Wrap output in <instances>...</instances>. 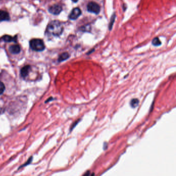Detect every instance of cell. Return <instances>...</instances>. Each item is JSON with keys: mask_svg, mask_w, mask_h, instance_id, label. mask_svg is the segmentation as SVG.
I'll use <instances>...</instances> for the list:
<instances>
[{"mask_svg": "<svg viewBox=\"0 0 176 176\" xmlns=\"http://www.w3.org/2000/svg\"><path fill=\"white\" fill-rule=\"evenodd\" d=\"M63 26L61 22L58 20L51 21L48 25L46 33L47 34L58 37L63 32Z\"/></svg>", "mask_w": 176, "mask_h": 176, "instance_id": "1", "label": "cell"}, {"mask_svg": "<svg viewBox=\"0 0 176 176\" xmlns=\"http://www.w3.org/2000/svg\"><path fill=\"white\" fill-rule=\"evenodd\" d=\"M30 47L32 50L37 52L42 51L45 49V45L43 40L40 39H33L29 41Z\"/></svg>", "mask_w": 176, "mask_h": 176, "instance_id": "2", "label": "cell"}, {"mask_svg": "<svg viewBox=\"0 0 176 176\" xmlns=\"http://www.w3.org/2000/svg\"><path fill=\"white\" fill-rule=\"evenodd\" d=\"M87 11L90 13L98 14L100 13V6L94 2H90L87 5Z\"/></svg>", "mask_w": 176, "mask_h": 176, "instance_id": "3", "label": "cell"}, {"mask_svg": "<svg viewBox=\"0 0 176 176\" xmlns=\"http://www.w3.org/2000/svg\"><path fill=\"white\" fill-rule=\"evenodd\" d=\"M49 11L50 13H52L54 15H58L61 13V11L63 10L62 7L61 5L58 4H55L53 5L50 6L49 8Z\"/></svg>", "mask_w": 176, "mask_h": 176, "instance_id": "4", "label": "cell"}, {"mask_svg": "<svg viewBox=\"0 0 176 176\" xmlns=\"http://www.w3.org/2000/svg\"><path fill=\"white\" fill-rule=\"evenodd\" d=\"M81 15V11L80 9V8H74L71 11L69 16V18L71 20H76Z\"/></svg>", "mask_w": 176, "mask_h": 176, "instance_id": "5", "label": "cell"}, {"mask_svg": "<svg viewBox=\"0 0 176 176\" xmlns=\"http://www.w3.org/2000/svg\"><path fill=\"white\" fill-rule=\"evenodd\" d=\"M10 20L9 14L6 11L0 10V22Z\"/></svg>", "mask_w": 176, "mask_h": 176, "instance_id": "6", "label": "cell"}, {"mask_svg": "<svg viewBox=\"0 0 176 176\" xmlns=\"http://www.w3.org/2000/svg\"><path fill=\"white\" fill-rule=\"evenodd\" d=\"M30 70H31V66L29 65L24 66L21 69V70H20L21 76L23 78H26V76H28Z\"/></svg>", "mask_w": 176, "mask_h": 176, "instance_id": "7", "label": "cell"}, {"mask_svg": "<svg viewBox=\"0 0 176 176\" xmlns=\"http://www.w3.org/2000/svg\"><path fill=\"white\" fill-rule=\"evenodd\" d=\"M9 51L11 53L13 54H17L20 52L21 48L19 45H13L9 48Z\"/></svg>", "mask_w": 176, "mask_h": 176, "instance_id": "8", "label": "cell"}, {"mask_svg": "<svg viewBox=\"0 0 176 176\" xmlns=\"http://www.w3.org/2000/svg\"><path fill=\"white\" fill-rule=\"evenodd\" d=\"M17 35H16L15 37H13L9 35H6L3 36V37L1 38V39L2 40H3V41L6 42H17Z\"/></svg>", "mask_w": 176, "mask_h": 176, "instance_id": "9", "label": "cell"}, {"mask_svg": "<svg viewBox=\"0 0 176 176\" xmlns=\"http://www.w3.org/2000/svg\"><path fill=\"white\" fill-rule=\"evenodd\" d=\"M69 57H70V55L69 54V53H63L62 54H61V55L59 56L58 59V62H62L66 61L67 59H68Z\"/></svg>", "mask_w": 176, "mask_h": 176, "instance_id": "10", "label": "cell"}, {"mask_svg": "<svg viewBox=\"0 0 176 176\" xmlns=\"http://www.w3.org/2000/svg\"><path fill=\"white\" fill-rule=\"evenodd\" d=\"M139 100L138 99H132L130 101V105L132 108H137L139 104Z\"/></svg>", "mask_w": 176, "mask_h": 176, "instance_id": "11", "label": "cell"}, {"mask_svg": "<svg viewBox=\"0 0 176 176\" xmlns=\"http://www.w3.org/2000/svg\"><path fill=\"white\" fill-rule=\"evenodd\" d=\"M153 45H154L155 46H159L161 45V42L160 40H159V39L157 37V38H155L153 39Z\"/></svg>", "mask_w": 176, "mask_h": 176, "instance_id": "12", "label": "cell"}, {"mask_svg": "<svg viewBox=\"0 0 176 176\" xmlns=\"http://www.w3.org/2000/svg\"><path fill=\"white\" fill-rule=\"evenodd\" d=\"M5 90V86L2 82L0 81V95L3 94Z\"/></svg>", "mask_w": 176, "mask_h": 176, "instance_id": "13", "label": "cell"}, {"mask_svg": "<svg viewBox=\"0 0 176 176\" xmlns=\"http://www.w3.org/2000/svg\"><path fill=\"white\" fill-rule=\"evenodd\" d=\"M115 17V14H114L113 16L112 17V18L110 19V24H109V29H110V30H111V29H112V27H113V24L114 23Z\"/></svg>", "mask_w": 176, "mask_h": 176, "instance_id": "14", "label": "cell"}, {"mask_svg": "<svg viewBox=\"0 0 176 176\" xmlns=\"http://www.w3.org/2000/svg\"><path fill=\"white\" fill-rule=\"evenodd\" d=\"M32 159H33V157H31V158H29V160H27V161L26 162V163H24L23 165L21 166H20V167L19 169H20V168H21V167H23L24 166H26L28 165L29 164H30V163L32 162Z\"/></svg>", "mask_w": 176, "mask_h": 176, "instance_id": "15", "label": "cell"}, {"mask_svg": "<svg viewBox=\"0 0 176 176\" xmlns=\"http://www.w3.org/2000/svg\"><path fill=\"white\" fill-rule=\"evenodd\" d=\"M81 120V119H79V120H76V121H75L74 122V124H72V125L71 126V129H70V131H71L73 129L76 127V125L78 124V123L79 122V121Z\"/></svg>", "mask_w": 176, "mask_h": 176, "instance_id": "16", "label": "cell"}, {"mask_svg": "<svg viewBox=\"0 0 176 176\" xmlns=\"http://www.w3.org/2000/svg\"><path fill=\"white\" fill-rule=\"evenodd\" d=\"M107 147H108V144H107V143H104V150L106 149H107Z\"/></svg>", "mask_w": 176, "mask_h": 176, "instance_id": "17", "label": "cell"}, {"mask_svg": "<svg viewBox=\"0 0 176 176\" xmlns=\"http://www.w3.org/2000/svg\"><path fill=\"white\" fill-rule=\"evenodd\" d=\"M53 99V98L52 97H50V98H49V99H48V100H47V101H46L45 102H49V101H51V100H52Z\"/></svg>", "mask_w": 176, "mask_h": 176, "instance_id": "18", "label": "cell"}, {"mask_svg": "<svg viewBox=\"0 0 176 176\" xmlns=\"http://www.w3.org/2000/svg\"><path fill=\"white\" fill-rule=\"evenodd\" d=\"M90 171H87V173H85L84 175H85V176H87V175H90Z\"/></svg>", "mask_w": 176, "mask_h": 176, "instance_id": "19", "label": "cell"}, {"mask_svg": "<svg viewBox=\"0 0 176 176\" xmlns=\"http://www.w3.org/2000/svg\"><path fill=\"white\" fill-rule=\"evenodd\" d=\"M71 1H72L74 3H76V2H77L78 1V0H71Z\"/></svg>", "mask_w": 176, "mask_h": 176, "instance_id": "20", "label": "cell"}]
</instances>
